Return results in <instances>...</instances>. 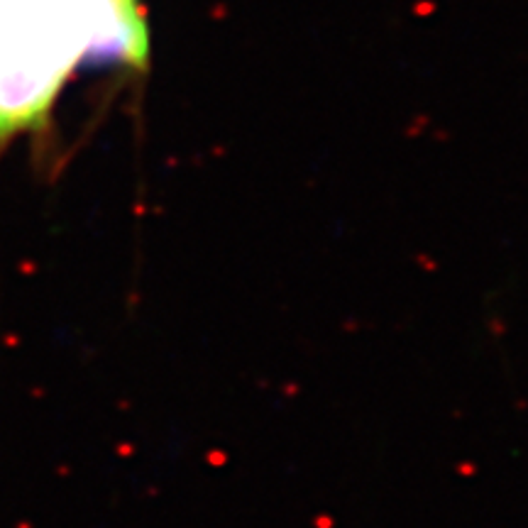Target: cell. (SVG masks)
Returning <instances> with one entry per match:
<instances>
[{"label":"cell","instance_id":"1","mask_svg":"<svg viewBox=\"0 0 528 528\" xmlns=\"http://www.w3.org/2000/svg\"><path fill=\"white\" fill-rule=\"evenodd\" d=\"M83 56L73 0H0V154L42 128Z\"/></svg>","mask_w":528,"mask_h":528},{"label":"cell","instance_id":"2","mask_svg":"<svg viewBox=\"0 0 528 528\" xmlns=\"http://www.w3.org/2000/svg\"><path fill=\"white\" fill-rule=\"evenodd\" d=\"M86 56L140 66L147 56V32L137 0H73Z\"/></svg>","mask_w":528,"mask_h":528}]
</instances>
